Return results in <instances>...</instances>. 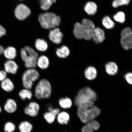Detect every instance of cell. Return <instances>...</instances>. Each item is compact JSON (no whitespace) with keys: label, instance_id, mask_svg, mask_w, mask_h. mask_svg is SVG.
Instances as JSON below:
<instances>
[{"label":"cell","instance_id":"8d00e7d4","mask_svg":"<svg viewBox=\"0 0 132 132\" xmlns=\"http://www.w3.org/2000/svg\"><path fill=\"white\" fill-rule=\"evenodd\" d=\"M4 49V47L0 45V55H1V54H3Z\"/></svg>","mask_w":132,"mask_h":132},{"label":"cell","instance_id":"74e56055","mask_svg":"<svg viewBox=\"0 0 132 132\" xmlns=\"http://www.w3.org/2000/svg\"><path fill=\"white\" fill-rule=\"evenodd\" d=\"M1 107H0V113H1Z\"/></svg>","mask_w":132,"mask_h":132},{"label":"cell","instance_id":"1f68e13d","mask_svg":"<svg viewBox=\"0 0 132 132\" xmlns=\"http://www.w3.org/2000/svg\"><path fill=\"white\" fill-rule=\"evenodd\" d=\"M130 0H114L112 3V6L116 8L120 6L127 5L129 4Z\"/></svg>","mask_w":132,"mask_h":132},{"label":"cell","instance_id":"ffe728a7","mask_svg":"<svg viewBox=\"0 0 132 132\" xmlns=\"http://www.w3.org/2000/svg\"><path fill=\"white\" fill-rule=\"evenodd\" d=\"M86 12L89 15H93L96 12L97 6L95 3L93 2H87L84 7Z\"/></svg>","mask_w":132,"mask_h":132},{"label":"cell","instance_id":"5bb4252c","mask_svg":"<svg viewBox=\"0 0 132 132\" xmlns=\"http://www.w3.org/2000/svg\"><path fill=\"white\" fill-rule=\"evenodd\" d=\"M100 125L98 122L95 120L89 122L84 125L82 128V132H93L98 130Z\"/></svg>","mask_w":132,"mask_h":132},{"label":"cell","instance_id":"ba28073f","mask_svg":"<svg viewBox=\"0 0 132 132\" xmlns=\"http://www.w3.org/2000/svg\"><path fill=\"white\" fill-rule=\"evenodd\" d=\"M120 43L123 48L126 50L132 49V33L129 27H126L122 31Z\"/></svg>","mask_w":132,"mask_h":132},{"label":"cell","instance_id":"4fadbf2b","mask_svg":"<svg viewBox=\"0 0 132 132\" xmlns=\"http://www.w3.org/2000/svg\"><path fill=\"white\" fill-rule=\"evenodd\" d=\"M4 70L7 73L15 74L17 72L19 67L17 64L13 60H8L5 63Z\"/></svg>","mask_w":132,"mask_h":132},{"label":"cell","instance_id":"9a60e30c","mask_svg":"<svg viewBox=\"0 0 132 132\" xmlns=\"http://www.w3.org/2000/svg\"><path fill=\"white\" fill-rule=\"evenodd\" d=\"M4 109L8 113H14L17 110V104L15 101L12 99H9L5 104Z\"/></svg>","mask_w":132,"mask_h":132},{"label":"cell","instance_id":"603a6c76","mask_svg":"<svg viewBox=\"0 0 132 132\" xmlns=\"http://www.w3.org/2000/svg\"><path fill=\"white\" fill-rule=\"evenodd\" d=\"M105 70L107 73L110 75H114L118 71V66L115 63L110 62L106 64Z\"/></svg>","mask_w":132,"mask_h":132},{"label":"cell","instance_id":"d6986e66","mask_svg":"<svg viewBox=\"0 0 132 132\" xmlns=\"http://www.w3.org/2000/svg\"><path fill=\"white\" fill-rule=\"evenodd\" d=\"M57 117L58 122L61 125H67L70 120V115L65 112H59Z\"/></svg>","mask_w":132,"mask_h":132},{"label":"cell","instance_id":"cb8c5ba5","mask_svg":"<svg viewBox=\"0 0 132 132\" xmlns=\"http://www.w3.org/2000/svg\"><path fill=\"white\" fill-rule=\"evenodd\" d=\"M85 74L86 77L87 79L90 80H93L97 76V70L94 67H89L85 70Z\"/></svg>","mask_w":132,"mask_h":132},{"label":"cell","instance_id":"4dcf8cb0","mask_svg":"<svg viewBox=\"0 0 132 132\" xmlns=\"http://www.w3.org/2000/svg\"><path fill=\"white\" fill-rule=\"evenodd\" d=\"M113 19L117 22L122 23L125 22V13L121 11H120L114 15Z\"/></svg>","mask_w":132,"mask_h":132},{"label":"cell","instance_id":"d590c367","mask_svg":"<svg viewBox=\"0 0 132 132\" xmlns=\"http://www.w3.org/2000/svg\"><path fill=\"white\" fill-rule=\"evenodd\" d=\"M6 34V31L3 26L0 25V37H3Z\"/></svg>","mask_w":132,"mask_h":132},{"label":"cell","instance_id":"f546056e","mask_svg":"<svg viewBox=\"0 0 132 132\" xmlns=\"http://www.w3.org/2000/svg\"><path fill=\"white\" fill-rule=\"evenodd\" d=\"M44 119L48 123L51 124L54 122L57 116L52 112L48 111L44 113Z\"/></svg>","mask_w":132,"mask_h":132},{"label":"cell","instance_id":"277c9868","mask_svg":"<svg viewBox=\"0 0 132 132\" xmlns=\"http://www.w3.org/2000/svg\"><path fill=\"white\" fill-rule=\"evenodd\" d=\"M21 55L26 67L28 69L36 67L38 55L32 47L29 46L23 47L21 51Z\"/></svg>","mask_w":132,"mask_h":132},{"label":"cell","instance_id":"484cf974","mask_svg":"<svg viewBox=\"0 0 132 132\" xmlns=\"http://www.w3.org/2000/svg\"><path fill=\"white\" fill-rule=\"evenodd\" d=\"M59 103L60 106L64 109L70 108L72 105V100L67 97L60 98L59 101Z\"/></svg>","mask_w":132,"mask_h":132},{"label":"cell","instance_id":"7402d4cb","mask_svg":"<svg viewBox=\"0 0 132 132\" xmlns=\"http://www.w3.org/2000/svg\"><path fill=\"white\" fill-rule=\"evenodd\" d=\"M56 53L57 56L60 58H65L69 55L70 51L67 46H63L60 48L57 49Z\"/></svg>","mask_w":132,"mask_h":132},{"label":"cell","instance_id":"d4e9b609","mask_svg":"<svg viewBox=\"0 0 132 132\" xmlns=\"http://www.w3.org/2000/svg\"><path fill=\"white\" fill-rule=\"evenodd\" d=\"M19 128L20 132H31L33 126L29 122L25 121L21 122L19 125Z\"/></svg>","mask_w":132,"mask_h":132},{"label":"cell","instance_id":"52a82bcc","mask_svg":"<svg viewBox=\"0 0 132 132\" xmlns=\"http://www.w3.org/2000/svg\"><path fill=\"white\" fill-rule=\"evenodd\" d=\"M39 74L34 68L28 69L23 74L22 80L23 86L25 88L30 90L34 82L39 79Z\"/></svg>","mask_w":132,"mask_h":132},{"label":"cell","instance_id":"83f0119b","mask_svg":"<svg viewBox=\"0 0 132 132\" xmlns=\"http://www.w3.org/2000/svg\"><path fill=\"white\" fill-rule=\"evenodd\" d=\"M102 22L103 25L107 29H112L114 27V22L108 16H105L104 17L102 20Z\"/></svg>","mask_w":132,"mask_h":132},{"label":"cell","instance_id":"d6a6232c","mask_svg":"<svg viewBox=\"0 0 132 132\" xmlns=\"http://www.w3.org/2000/svg\"><path fill=\"white\" fill-rule=\"evenodd\" d=\"M16 126L14 123L9 122L5 125L4 130L6 132H13L15 130Z\"/></svg>","mask_w":132,"mask_h":132},{"label":"cell","instance_id":"44dd1931","mask_svg":"<svg viewBox=\"0 0 132 132\" xmlns=\"http://www.w3.org/2000/svg\"><path fill=\"white\" fill-rule=\"evenodd\" d=\"M35 46L36 49L40 52H45L48 48L47 42L43 39H37L35 41Z\"/></svg>","mask_w":132,"mask_h":132},{"label":"cell","instance_id":"2e32d148","mask_svg":"<svg viewBox=\"0 0 132 132\" xmlns=\"http://www.w3.org/2000/svg\"><path fill=\"white\" fill-rule=\"evenodd\" d=\"M49 64V59L46 56L42 55L38 57L37 65L39 68L43 70L47 69L48 67Z\"/></svg>","mask_w":132,"mask_h":132},{"label":"cell","instance_id":"5b68a950","mask_svg":"<svg viewBox=\"0 0 132 132\" xmlns=\"http://www.w3.org/2000/svg\"><path fill=\"white\" fill-rule=\"evenodd\" d=\"M96 99L97 95L95 92L89 87H87L79 91L74 102L78 106L83 104L94 103Z\"/></svg>","mask_w":132,"mask_h":132},{"label":"cell","instance_id":"7a4b0ae2","mask_svg":"<svg viewBox=\"0 0 132 132\" xmlns=\"http://www.w3.org/2000/svg\"><path fill=\"white\" fill-rule=\"evenodd\" d=\"M94 103L84 104L78 106L77 114L82 123H86L93 121L100 115L101 112Z\"/></svg>","mask_w":132,"mask_h":132},{"label":"cell","instance_id":"6da1fadb","mask_svg":"<svg viewBox=\"0 0 132 132\" xmlns=\"http://www.w3.org/2000/svg\"><path fill=\"white\" fill-rule=\"evenodd\" d=\"M95 28L94 24L91 20L85 19L82 20L81 23H76L74 25L73 32L77 39L89 40L92 39Z\"/></svg>","mask_w":132,"mask_h":132},{"label":"cell","instance_id":"836d02e7","mask_svg":"<svg viewBox=\"0 0 132 132\" xmlns=\"http://www.w3.org/2000/svg\"><path fill=\"white\" fill-rule=\"evenodd\" d=\"M125 78L129 84H132V74L131 72H129L125 75Z\"/></svg>","mask_w":132,"mask_h":132},{"label":"cell","instance_id":"e575fe53","mask_svg":"<svg viewBox=\"0 0 132 132\" xmlns=\"http://www.w3.org/2000/svg\"><path fill=\"white\" fill-rule=\"evenodd\" d=\"M7 73L4 70H0V81H2L6 78Z\"/></svg>","mask_w":132,"mask_h":132},{"label":"cell","instance_id":"8fae6325","mask_svg":"<svg viewBox=\"0 0 132 132\" xmlns=\"http://www.w3.org/2000/svg\"><path fill=\"white\" fill-rule=\"evenodd\" d=\"M63 34L59 28H55L50 31L49 35L50 39L54 44H59L62 42Z\"/></svg>","mask_w":132,"mask_h":132},{"label":"cell","instance_id":"3957f363","mask_svg":"<svg viewBox=\"0 0 132 132\" xmlns=\"http://www.w3.org/2000/svg\"><path fill=\"white\" fill-rule=\"evenodd\" d=\"M39 20L41 26L46 29L55 28L60 25L61 19L60 16L53 13L46 12L39 16Z\"/></svg>","mask_w":132,"mask_h":132},{"label":"cell","instance_id":"4316f807","mask_svg":"<svg viewBox=\"0 0 132 132\" xmlns=\"http://www.w3.org/2000/svg\"><path fill=\"white\" fill-rule=\"evenodd\" d=\"M19 95L21 100H25L26 99L30 100L32 96V92L29 89L25 88L20 91Z\"/></svg>","mask_w":132,"mask_h":132},{"label":"cell","instance_id":"8992f818","mask_svg":"<svg viewBox=\"0 0 132 132\" xmlns=\"http://www.w3.org/2000/svg\"><path fill=\"white\" fill-rule=\"evenodd\" d=\"M52 93V87L48 80L41 79L38 82L35 90V95L37 98L42 100L49 98Z\"/></svg>","mask_w":132,"mask_h":132},{"label":"cell","instance_id":"f1b7e54d","mask_svg":"<svg viewBox=\"0 0 132 132\" xmlns=\"http://www.w3.org/2000/svg\"><path fill=\"white\" fill-rule=\"evenodd\" d=\"M56 0H40V7L41 9L47 11L49 9L52 4L55 3Z\"/></svg>","mask_w":132,"mask_h":132},{"label":"cell","instance_id":"e0dca14e","mask_svg":"<svg viewBox=\"0 0 132 132\" xmlns=\"http://www.w3.org/2000/svg\"><path fill=\"white\" fill-rule=\"evenodd\" d=\"M3 54L5 57L8 60H13L16 57V50L14 47H8L4 49Z\"/></svg>","mask_w":132,"mask_h":132},{"label":"cell","instance_id":"7c38bea8","mask_svg":"<svg viewBox=\"0 0 132 132\" xmlns=\"http://www.w3.org/2000/svg\"><path fill=\"white\" fill-rule=\"evenodd\" d=\"M105 38L104 31L99 28H95L92 35V38L97 44L103 42Z\"/></svg>","mask_w":132,"mask_h":132},{"label":"cell","instance_id":"ac0fdd59","mask_svg":"<svg viewBox=\"0 0 132 132\" xmlns=\"http://www.w3.org/2000/svg\"><path fill=\"white\" fill-rule=\"evenodd\" d=\"M2 88L5 91L10 92L12 91L14 89V85L10 79L6 78L2 81Z\"/></svg>","mask_w":132,"mask_h":132},{"label":"cell","instance_id":"30bf717a","mask_svg":"<svg viewBox=\"0 0 132 132\" xmlns=\"http://www.w3.org/2000/svg\"><path fill=\"white\" fill-rule=\"evenodd\" d=\"M39 110L40 106L39 104L37 102H32L25 108L24 112L26 115L34 117L38 115Z\"/></svg>","mask_w":132,"mask_h":132},{"label":"cell","instance_id":"9c48e42d","mask_svg":"<svg viewBox=\"0 0 132 132\" xmlns=\"http://www.w3.org/2000/svg\"><path fill=\"white\" fill-rule=\"evenodd\" d=\"M31 11L28 7L23 4L18 5L15 10V15L17 19L20 20H24L28 16Z\"/></svg>","mask_w":132,"mask_h":132}]
</instances>
